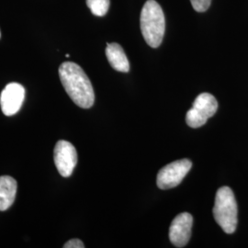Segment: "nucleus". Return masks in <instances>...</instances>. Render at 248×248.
Listing matches in <instances>:
<instances>
[{"label": "nucleus", "instance_id": "obj_1", "mask_svg": "<svg viewBox=\"0 0 248 248\" xmlns=\"http://www.w3.org/2000/svg\"><path fill=\"white\" fill-rule=\"evenodd\" d=\"M59 77L66 93L76 105L89 108L95 101V93L87 74L76 62H62Z\"/></svg>", "mask_w": 248, "mask_h": 248}, {"label": "nucleus", "instance_id": "obj_2", "mask_svg": "<svg viewBox=\"0 0 248 248\" xmlns=\"http://www.w3.org/2000/svg\"><path fill=\"white\" fill-rule=\"evenodd\" d=\"M140 26L146 44L157 48L163 42L166 30V19L163 9L155 0H147L140 17Z\"/></svg>", "mask_w": 248, "mask_h": 248}, {"label": "nucleus", "instance_id": "obj_3", "mask_svg": "<svg viewBox=\"0 0 248 248\" xmlns=\"http://www.w3.org/2000/svg\"><path fill=\"white\" fill-rule=\"evenodd\" d=\"M237 203L229 186L218 189L213 207V217L224 232L233 233L237 227Z\"/></svg>", "mask_w": 248, "mask_h": 248}, {"label": "nucleus", "instance_id": "obj_4", "mask_svg": "<svg viewBox=\"0 0 248 248\" xmlns=\"http://www.w3.org/2000/svg\"><path fill=\"white\" fill-rule=\"evenodd\" d=\"M217 109L216 98L210 93H202L196 98L192 108L186 112V124L191 128H200L216 113Z\"/></svg>", "mask_w": 248, "mask_h": 248}, {"label": "nucleus", "instance_id": "obj_5", "mask_svg": "<svg viewBox=\"0 0 248 248\" xmlns=\"http://www.w3.org/2000/svg\"><path fill=\"white\" fill-rule=\"evenodd\" d=\"M192 168V162L189 159L177 160L163 169H160L156 184L160 189H169L178 186Z\"/></svg>", "mask_w": 248, "mask_h": 248}, {"label": "nucleus", "instance_id": "obj_6", "mask_svg": "<svg viewBox=\"0 0 248 248\" xmlns=\"http://www.w3.org/2000/svg\"><path fill=\"white\" fill-rule=\"evenodd\" d=\"M53 159L60 175L63 177H70L78 163V153L71 142L61 140L55 144Z\"/></svg>", "mask_w": 248, "mask_h": 248}, {"label": "nucleus", "instance_id": "obj_7", "mask_svg": "<svg viewBox=\"0 0 248 248\" xmlns=\"http://www.w3.org/2000/svg\"><path fill=\"white\" fill-rule=\"evenodd\" d=\"M193 225L192 215L187 213H179L169 227V239L177 248H184L191 236Z\"/></svg>", "mask_w": 248, "mask_h": 248}, {"label": "nucleus", "instance_id": "obj_8", "mask_svg": "<svg viewBox=\"0 0 248 248\" xmlns=\"http://www.w3.org/2000/svg\"><path fill=\"white\" fill-rule=\"evenodd\" d=\"M25 89L18 83H9L3 89L0 96V106L6 116L16 114L23 104Z\"/></svg>", "mask_w": 248, "mask_h": 248}, {"label": "nucleus", "instance_id": "obj_9", "mask_svg": "<svg viewBox=\"0 0 248 248\" xmlns=\"http://www.w3.org/2000/svg\"><path fill=\"white\" fill-rule=\"evenodd\" d=\"M106 56L111 67L116 71L128 73L130 71V63L124 53V49L119 44H108Z\"/></svg>", "mask_w": 248, "mask_h": 248}, {"label": "nucleus", "instance_id": "obj_10", "mask_svg": "<svg viewBox=\"0 0 248 248\" xmlns=\"http://www.w3.org/2000/svg\"><path fill=\"white\" fill-rule=\"evenodd\" d=\"M17 193V181L9 176L0 177V211L4 212L14 203Z\"/></svg>", "mask_w": 248, "mask_h": 248}, {"label": "nucleus", "instance_id": "obj_11", "mask_svg": "<svg viewBox=\"0 0 248 248\" xmlns=\"http://www.w3.org/2000/svg\"><path fill=\"white\" fill-rule=\"evenodd\" d=\"M87 5L90 11L98 17L105 16L109 9V0H87Z\"/></svg>", "mask_w": 248, "mask_h": 248}, {"label": "nucleus", "instance_id": "obj_12", "mask_svg": "<svg viewBox=\"0 0 248 248\" xmlns=\"http://www.w3.org/2000/svg\"><path fill=\"white\" fill-rule=\"evenodd\" d=\"M190 3L196 11L205 12L210 8L212 0H190Z\"/></svg>", "mask_w": 248, "mask_h": 248}, {"label": "nucleus", "instance_id": "obj_13", "mask_svg": "<svg viewBox=\"0 0 248 248\" xmlns=\"http://www.w3.org/2000/svg\"><path fill=\"white\" fill-rule=\"evenodd\" d=\"M85 246L83 244V242L79 239L69 240L68 242H66L64 245H63V248H84Z\"/></svg>", "mask_w": 248, "mask_h": 248}, {"label": "nucleus", "instance_id": "obj_14", "mask_svg": "<svg viewBox=\"0 0 248 248\" xmlns=\"http://www.w3.org/2000/svg\"><path fill=\"white\" fill-rule=\"evenodd\" d=\"M0 36H1V32H0Z\"/></svg>", "mask_w": 248, "mask_h": 248}]
</instances>
